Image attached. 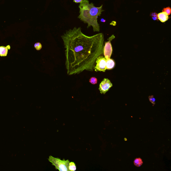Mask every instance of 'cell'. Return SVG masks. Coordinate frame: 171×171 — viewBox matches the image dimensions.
I'll use <instances>...</instances> for the list:
<instances>
[{
  "label": "cell",
  "mask_w": 171,
  "mask_h": 171,
  "mask_svg": "<svg viewBox=\"0 0 171 171\" xmlns=\"http://www.w3.org/2000/svg\"><path fill=\"white\" fill-rule=\"evenodd\" d=\"M61 37L65 48L67 74H78L84 70L93 71L95 61L103 52L104 35L100 33L88 36L82 33L81 27H75Z\"/></svg>",
  "instance_id": "obj_1"
},
{
  "label": "cell",
  "mask_w": 171,
  "mask_h": 171,
  "mask_svg": "<svg viewBox=\"0 0 171 171\" xmlns=\"http://www.w3.org/2000/svg\"><path fill=\"white\" fill-rule=\"evenodd\" d=\"M80 14L78 18L83 22L88 24V28L93 27L94 31H100V26L98 22V16H100L103 11V5L95 7L92 3H89L88 0H83L79 6Z\"/></svg>",
  "instance_id": "obj_2"
},
{
  "label": "cell",
  "mask_w": 171,
  "mask_h": 171,
  "mask_svg": "<svg viewBox=\"0 0 171 171\" xmlns=\"http://www.w3.org/2000/svg\"><path fill=\"white\" fill-rule=\"evenodd\" d=\"M48 160L53 165L55 166L56 169L60 171H69L68 167L70 161L69 160H61L59 158L50 156Z\"/></svg>",
  "instance_id": "obj_3"
},
{
  "label": "cell",
  "mask_w": 171,
  "mask_h": 171,
  "mask_svg": "<svg viewBox=\"0 0 171 171\" xmlns=\"http://www.w3.org/2000/svg\"><path fill=\"white\" fill-rule=\"evenodd\" d=\"M115 38L114 35H112L109 38V41L105 43V45L103 49V52L106 59H110L112 53V48L111 41Z\"/></svg>",
  "instance_id": "obj_4"
},
{
  "label": "cell",
  "mask_w": 171,
  "mask_h": 171,
  "mask_svg": "<svg viewBox=\"0 0 171 171\" xmlns=\"http://www.w3.org/2000/svg\"><path fill=\"white\" fill-rule=\"evenodd\" d=\"M96 66L94 67L95 71L105 72L106 69V59L102 56H99L96 61Z\"/></svg>",
  "instance_id": "obj_5"
},
{
  "label": "cell",
  "mask_w": 171,
  "mask_h": 171,
  "mask_svg": "<svg viewBox=\"0 0 171 171\" xmlns=\"http://www.w3.org/2000/svg\"><path fill=\"white\" fill-rule=\"evenodd\" d=\"M112 86V83L109 79L105 78L100 83L99 90L101 94H105Z\"/></svg>",
  "instance_id": "obj_6"
},
{
  "label": "cell",
  "mask_w": 171,
  "mask_h": 171,
  "mask_svg": "<svg viewBox=\"0 0 171 171\" xmlns=\"http://www.w3.org/2000/svg\"><path fill=\"white\" fill-rule=\"evenodd\" d=\"M158 19L162 22H165L169 19V15L165 12H162L158 14Z\"/></svg>",
  "instance_id": "obj_7"
},
{
  "label": "cell",
  "mask_w": 171,
  "mask_h": 171,
  "mask_svg": "<svg viewBox=\"0 0 171 171\" xmlns=\"http://www.w3.org/2000/svg\"><path fill=\"white\" fill-rule=\"evenodd\" d=\"M10 49V46L9 45L6 47H0V56L6 57L7 55L8 50Z\"/></svg>",
  "instance_id": "obj_8"
},
{
  "label": "cell",
  "mask_w": 171,
  "mask_h": 171,
  "mask_svg": "<svg viewBox=\"0 0 171 171\" xmlns=\"http://www.w3.org/2000/svg\"><path fill=\"white\" fill-rule=\"evenodd\" d=\"M115 66V63L112 59H106V69L107 70H111L114 68Z\"/></svg>",
  "instance_id": "obj_9"
},
{
  "label": "cell",
  "mask_w": 171,
  "mask_h": 171,
  "mask_svg": "<svg viewBox=\"0 0 171 171\" xmlns=\"http://www.w3.org/2000/svg\"><path fill=\"white\" fill-rule=\"evenodd\" d=\"M143 163L141 159L140 158H136L134 161V165L138 167L141 166L142 165Z\"/></svg>",
  "instance_id": "obj_10"
},
{
  "label": "cell",
  "mask_w": 171,
  "mask_h": 171,
  "mask_svg": "<svg viewBox=\"0 0 171 171\" xmlns=\"http://www.w3.org/2000/svg\"><path fill=\"white\" fill-rule=\"evenodd\" d=\"M69 169L70 171H75L77 169L76 165L73 162H70L69 165Z\"/></svg>",
  "instance_id": "obj_11"
},
{
  "label": "cell",
  "mask_w": 171,
  "mask_h": 171,
  "mask_svg": "<svg viewBox=\"0 0 171 171\" xmlns=\"http://www.w3.org/2000/svg\"><path fill=\"white\" fill-rule=\"evenodd\" d=\"M162 12H165L169 15H170L171 13V9L170 7H168L165 8L163 9Z\"/></svg>",
  "instance_id": "obj_12"
},
{
  "label": "cell",
  "mask_w": 171,
  "mask_h": 171,
  "mask_svg": "<svg viewBox=\"0 0 171 171\" xmlns=\"http://www.w3.org/2000/svg\"><path fill=\"white\" fill-rule=\"evenodd\" d=\"M150 16L154 21H157L158 20V14L156 13H153L150 14Z\"/></svg>",
  "instance_id": "obj_13"
},
{
  "label": "cell",
  "mask_w": 171,
  "mask_h": 171,
  "mask_svg": "<svg viewBox=\"0 0 171 171\" xmlns=\"http://www.w3.org/2000/svg\"><path fill=\"white\" fill-rule=\"evenodd\" d=\"M34 47L38 51L41 50L42 48V45L40 43H36L34 45Z\"/></svg>",
  "instance_id": "obj_14"
},
{
  "label": "cell",
  "mask_w": 171,
  "mask_h": 171,
  "mask_svg": "<svg viewBox=\"0 0 171 171\" xmlns=\"http://www.w3.org/2000/svg\"><path fill=\"white\" fill-rule=\"evenodd\" d=\"M89 82L92 84H96L97 83V79L95 77H93L90 78Z\"/></svg>",
  "instance_id": "obj_15"
},
{
  "label": "cell",
  "mask_w": 171,
  "mask_h": 171,
  "mask_svg": "<svg viewBox=\"0 0 171 171\" xmlns=\"http://www.w3.org/2000/svg\"><path fill=\"white\" fill-rule=\"evenodd\" d=\"M149 101L152 103L153 105L156 104V99L154 98L153 95L149 96Z\"/></svg>",
  "instance_id": "obj_16"
},
{
  "label": "cell",
  "mask_w": 171,
  "mask_h": 171,
  "mask_svg": "<svg viewBox=\"0 0 171 171\" xmlns=\"http://www.w3.org/2000/svg\"><path fill=\"white\" fill-rule=\"evenodd\" d=\"M83 0H73V2L75 3H80Z\"/></svg>",
  "instance_id": "obj_17"
},
{
  "label": "cell",
  "mask_w": 171,
  "mask_h": 171,
  "mask_svg": "<svg viewBox=\"0 0 171 171\" xmlns=\"http://www.w3.org/2000/svg\"><path fill=\"white\" fill-rule=\"evenodd\" d=\"M110 25L113 26H115L116 25V22L115 21H112L110 23Z\"/></svg>",
  "instance_id": "obj_18"
},
{
  "label": "cell",
  "mask_w": 171,
  "mask_h": 171,
  "mask_svg": "<svg viewBox=\"0 0 171 171\" xmlns=\"http://www.w3.org/2000/svg\"><path fill=\"white\" fill-rule=\"evenodd\" d=\"M101 22H106V20H105L104 19H103V18H102V19H101Z\"/></svg>",
  "instance_id": "obj_19"
}]
</instances>
